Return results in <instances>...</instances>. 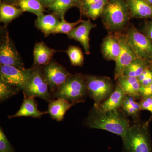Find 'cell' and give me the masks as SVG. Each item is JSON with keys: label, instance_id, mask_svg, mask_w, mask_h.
Segmentation results:
<instances>
[{"label": "cell", "instance_id": "obj_12", "mask_svg": "<svg viewBox=\"0 0 152 152\" xmlns=\"http://www.w3.org/2000/svg\"><path fill=\"white\" fill-rule=\"evenodd\" d=\"M96 27V25L93 23L90 19L85 20L74 28L67 35L71 39L77 41L83 47L85 53L87 55L90 54V34L92 29Z\"/></svg>", "mask_w": 152, "mask_h": 152}, {"label": "cell", "instance_id": "obj_9", "mask_svg": "<svg viewBox=\"0 0 152 152\" xmlns=\"http://www.w3.org/2000/svg\"><path fill=\"white\" fill-rule=\"evenodd\" d=\"M0 64L25 69L24 63L13 41L5 29L1 30Z\"/></svg>", "mask_w": 152, "mask_h": 152}, {"label": "cell", "instance_id": "obj_20", "mask_svg": "<svg viewBox=\"0 0 152 152\" xmlns=\"http://www.w3.org/2000/svg\"><path fill=\"white\" fill-rule=\"evenodd\" d=\"M58 17L55 14L43 15L38 17L35 20V27L45 36L53 34L59 23Z\"/></svg>", "mask_w": 152, "mask_h": 152}, {"label": "cell", "instance_id": "obj_35", "mask_svg": "<svg viewBox=\"0 0 152 152\" xmlns=\"http://www.w3.org/2000/svg\"><path fill=\"white\" fill-rule=\"evenodd\" d=\"M99 0H83L82 1V4L81 9L80 11V12L81 15L85 13V12L94 3L98 1Z\"/></svg>", "mask_w": 152, "mask_h": 152}, {"label": "cell", "instance_id": "obj_3", "mask_svg": "<svg viewBox=\"0 0 152 152\" xmlns=\"http://www.w3.org/2000/svg\"><path fill=\"white\" fill-rule=\"evenodd\" d=\"M149 121L130 125L122 138V152H152Z\"/></svg>", "mask_w": 152, "mask_h": 152}, {"label": "cell", "instance_id": "obj_11", "mask_svg": "<svg viewBox=\"0 0 152 152\" xmlns=\"http://www.w3.org/2000/svg\"><path fill=\"white\" fill-rule=\"evenodd\" d=\"M118 38L121 46V53L115 61V79L122 75L128 66L137 58L134 52L127 40L125 34L122 33L114 34Z\"/></svg>", "mask_w": 152, "mask_h": 152}, {"label": "cell", "instance_id": "obj_19", "mask_svg": "<svg viewBox=\"0 0 152 152\" xmlns=\"http://www.w3.org/2000/svg\"><path fill=\"white\" fill-rule=\"evenodd\" d=\"M126 95L118 84L111 94L104 102L100 104L99 107L105 111L120 110Z\"/></svg>", "mask_w": 152, "mask_h": 152}, {"label": "cell", "instance_id": "obj_38", "mask_svg": "<svg viewBox=\"0 0 152 152\" xmlns=\"http://www.w3.org/2000/svg\"><path fill=\"white\" fill-rule=\"evenodd\" d=\"M75 3V7H77L80 10V11L81 10V9L82 1L83 0H73Z\"/></svg>", "mask_w": 152, "mask_h": 152}, {"label": "cell", "instance_id": "obj_40", "mask_svg": "<svg viewBox=\"0 0 152 152\" xmlns=\"http://www.w3.org/2000/svg\"><path fill=\"white\" fill-rule=\"evenodd\" d=\"M149 67L152 69V61L151 62Z\"/></svg>", "mask_w": 152, "mask_h": 152}, {"label": "cell", "instance_id": "obj_31", "mask_svg": "<svg viewBox=\"0 0 152 152\" xmlns=\"http://www.w3.org/2000/svg\"><path fill=\"white\" fill-rule=\"evenodd\" d=\"M141 86H146L152 83V69L147 68L138 77Z\"/></svg>", "mask_w": 152, "mask_h": 152}, {"label": "cell", "instance_id": "obj_10", "mask_svg": "<svg viewBox=\"0 0 152 152\" xmlns=\"http://www.w3.org/2000/svg\"><path fill=\"white\" fill-rule=\"evenodd\" d=\"M42 70L53 96L72 75L64 67L55 61L42 66Z\"/></svg>", "mask_w": 152, "mask_h": 152}, {"label": "cell", "instance_id": "obj_33", "mask_svg": "<svg viewBox=\"0 0 152 152\" xmlns=\"http://www.w3.org/2000/svg\"><path fill=\"white\" fill-rule=\"evenodd\" d=\"M142 31L152 42V19L145 22Z\"/></svg>", "mask_w": 152, "mask_h": 152}, {"label": "cell", "instance_id": "obj_23", "mask_svg": "<svg viewBox=\"0 0 152 152\" xmlns=\"http://www.w3.org/2000/svg\"><path fill=\"white\" fill-rule=\"evenodd\" d=\"M151 62L137 58L128 66L123 75L138 78L146 69L150 67Z\"/></svg>", "mask_w": 152, "mask_h": 152}, {"label": "cell", "instance_id": "obj_4", "mask_svg": "<svg viewBox=\"0 0 152 152\" xmlns=\"http://www.w3.org/2000/svg\"><path fill=\"white\" fill-rule=\"evenodd\" d=\"M88 94L85 75H72L53 95V98L64 99L76 104L84 102Z\"/></svg>", "mask_w": 152, "mask_h": 152}, {"label": "cell", "instance_id": "obj_34", "mask_svg": "<svg viewBox=\"0 0 152 152\" xmlns=\"http://www.w3.org/2000/svg\"><path fill=\"white\" fill-rule=\"evenodd\" d=\"M140 94L141 98H152V83L146 86H141Z\"/></svg>", "mask_w": 152, "mask_h": 152}, {"label": "cell", "instance_id": "obj_16", "mask_svg": "<svg viewBox=\"0 0 152 152\" xmlns=\"http://www.w3.org/2000/svg\"><path fill=\"white\" fill-rule=\"evenodd\" d=\"M131 17L139 19H152V5L145 0H125Z\"/></svg>", "mask_w": 152, "mask_h": 152}, {"label": "cell", "instance_id": "obj_1", "mask_svg": "<svg viewBox=\"0 0 152 152\" xmlns=\"http://www.w3.org/2000/svg\"><path fill=\"white\" fill-rule=\"evenodd\" d=\"M125 114L120 110L105 111L94 104L85 124L88 128L108 131L122 138L131 125Z\"/></svg>", "mask_w": 152, "mask_h": 152}, {"label": "cell", "instance_id": "obj_37", "mask_svg": "<svg viewBox=\"0 0 152 152\" xmlns=\"http://www.w3.org/2000/svg\"><path fill=\"white\" fill-rule=\"evenodd\" d=\"M1 1H2L3 2L6 4L18 6L19 0H1Z\"/></svg>", "mask_w": 152, "mask_h": 152}, {"label": "cell", "instance_id": "obj_21", "mask_svg": "<svg viewBox=\"0 0 152 152\" xmlns=\"http://www.w3.org/2000/svg\"><path fill=\"white\" fill-rule=\"evenodd\" d=\"M23 12L20 8L12 5L3 2L0 3V21L7 26L12 21L20 16Z\"/></svg>", "mask_w": 152, "mask_h": 152}, {"label": "cell", "instance_id": "obj_18", "mask_svg": "<svg viewBox=\"0 0 152 152\" xmlns=\"http://www.w3.org/2000/svg\"><path fill=\"white\" fill-rule=\"evenodd\" d=\"M75 105L64 99L59 98L53 99L49 103L47 113L50 115L53 119L61 121L64 119L68 110Z\"/></svg>", "mask_w": 152, "mask_h": 152}, {"label": "cell", "instance_id": "obj_29", "mask_svg": "<svg viewBox=\"0 0 152 152\" xmlns=\"http://www.w3.org/2000/svg\"><path fill=\"white\" fill-rule=\"evenodd\" d=\"M19 90L0 80V101L3 102L16 95Z\"/></svg>", "mask_w": 152, "mask_h": 152}, {"label": "cell", "instance_id": "obj_24", "mask_svg": "<svg viewBox=\"0 0 152 152\" xmlns=\"http://www.w3.org/2000/svg\"><path fill=\"white\" fill-rule=\"evenodd\" d=\"M75 7L73 0H55L48 8L60 19L65 18L68 10Z\"/></svg>", "mask_w": 152, "mask_h": 152}, {"label": "cell", "instance_id": "obj_2", "mask_svg": "<svg viewBox=\"0 0 152 152\" xmlns=\"http://www.w3.org/2000/svg\"><path fill=\"white\" fill-rule=\"evenodd\" d=\"M101 18L104 26L109 33H121L127 28L131 18L126 1L109 0Z\"/></svg>", "mask_w": 152, "mask_h": 152}, {"label": "cell", "instance_id": "obj_15", "mask_svg": "<svg viewBox=\"0 0 152 152\" xmlns=\"http://www.w3.org/2000/svg\"><path fill=\"white\" fill-rule=\"evenodd\" d=\"M56 50L51 48L43 41L37 43L33 51L34 66H44L51 61Z\"/></svg>", "mask_w": 152, "mask_h": 152}, {"label": "cell", "instance_id": "obj_36", "mask_svg": "<svg viewBox=\"0 0 152 152\" xmlns=\"http://www.w3.org/2000/svg\"><path fill=\"white\" fill-rule=\"evenodd\" d=\"M44 7L48 8L55 0H39Z\"/></svg>", "mask_w": 152, "mask_h": 152}, {"label": "cell", "instance_id": "obj_7", "mask_svg": "<svg viewBox=\"0 0 152 152\" xmlns=\"http://www.w3.org/2000/svg\"><path fill=\"white\" fill-rule=\"evenodd\" d=\"M126 29L125 36L137 58L152 61V42L149 38L139 31L134 25H130Z\"/></svg>", "mask_w": 152, "mask_h": 152}, {"label": "cell", "instance_id": "obj_39", "mask_svg": "<svg viewBox=\"0 0 152 152\" xmlns=\"http://www.w3.org/2000/svg\"><path fill=\"white\" fill-rule=\"evenodd\" d=\"M145 1L147 2V3L149 4H150L152 5V0H145Z\"/></svg>", "mask_w": 152, "mask_h": 152}, {"label": "cell", "instance_id": "obj_28", "mask_svg": "<svg viewBox=\"0 0 152 152\" xmlns=\"http://www.w3.org/2000/svg\"><path fill=\"white\" fill-rule=\"evenodd\" d=\"M83 20L81 18L78 20L74 23H69L66 20L65 18H62L54 31L53 34H63L67 35L74 28L78 26Z\"/></svg>", "mask_w": 152, "mask_h": 152}, {"label": "cell", "instance_id": "obj_22", "mask_svg": "<svg viewBox=\"0 0 152 152\" xmlns=\"http://www.w3.org/2000/svg\"><path fill=\"white\" fill-rule=\"evenodd\" d=\"M121 108L125 114L131 117L135 121L139 119L142 110L140 103L136 102L135 98L126 95Z\"/></svg>", "mask_w": 152, "mask_h": 152}, {"label": "cell", "instance_id": "obj_25", "mask_svg": "<svg viewBox=\"0 0 152 152\" xmlns=\"http://www.w3.org/2000/svg\"><path fill=\"white\" fill-rule=\"evenodd\" d=\"M18 6L23 12H29L37 17L43 15L45 11V7L39 0H19Z\"/></svg>", "mask_w": 152, "mask_h": 152}, {"label": "cell", "instance_id": "obj_32", "mask_svg": "<svg viewBox=\"0 0 152 152\" xmlns=\"http://www.w3.org/2000/svg\"><path fill=\"white\" fill-rule=\"evenodd\" d=\"M141 99V100L139 103L141 110L148 111L152 115V98L145 97Z\"/></svg>", "mask_w": 152, "mask_h": 152}, {"label": "cell", "instance_id": "obj_26", "mask_svg": "<svg viewBox=\"0 0 152 152\" xmlns=\"http://www.w3.org/2000/svg\"><path fill=\"white\" fill-rule=\"evenodd\" d=\"M69 58L71 64L75 66L82 67L84 61V56L81 49L76 46H70L66 50Z\"/></svg>", "mask_w": 152, "mask_h": 152}, {"label": "cell", "instance_id": "obj_17", "mask_svg": "<svg viewBox=\"0 0 152 152\" xmlns=\"http://www.w3.org/2000/svg\"><path fill=\"white\" fill-rule=\"evenodd\" d=\"M115 79L117 84L121 88L126 95L135 99L141 98L140 91L141 85L137 78L122 75Z\"/></svg>", "mask_w": 152, "mask_h": 152}, {"label": "cell", "instance_id": "obj_30", "mask_svg": "<svg viewBox=\"0 0 152 152\" xmlns=\"http://www.w3.org/2000/svg\"><path fill=\"white\" fill-rule=\"evenodd\" d=\"M0 152H14L13 148L1 128L0 129Z\"/></svg>", "mask_w": 152, "mask_h": 152}, {"label": "cell", "instance_id": "obj_6", "mask_svg": "<svg viewBox=\"0 0 152 152\" xmlns=\"http://www.w3.org/2000/svg\"><path fill=\"white\" fill-rule=\"evenodd\" d=\"M33 68L31 76L23 93L27 96L40 98L50 103L53 97L44 75L42 66H33Z\"/></svg>", "mask_w": 152, "mask_h": 152}, {"label": "cell", "instance_id": "obj_8", "mask_svg": "<svg viewBox=\"0 0 152 152\" xmlns=\"http://www.w3.org/2000/svg\"><path fill=\"white\" fill-rule=\"evenodd\" d=\"M33 70V67L21 69L14 66L1 65L0 80L23 91L29 80Z\"/></svg>", "mask_w": 152, "mask_h": 152}, {"label": "cell", "instance_id": "obj_14", "mask_svg": "<svg viewBox=\"0 0 152 152\" xmlns=\"http://www.w3.org/2000/svg\"><path fill=\"white\" fill-rule=\"evenodd\" d=\"M24 94V99L20 108L15 114L9 116V119L17 117H31L34 118H40L47 113V111L42 112L38 109V104L34 97L27 96Z\"/></svg>", "mask_w": 152, "mask_h": 152}, {"label": "cell", "instance_id": "obj_13", "mask_svg": "<svg viewBox=\"0 0 152 152\" xmlns=\"http://www.w3.org/2000/svg\"><path fill=\"white\" fill-rule=\"evenodd\" d=\"M101 50L105 59L116 61L121 53V46L115 34L110 33L104 38Z\"/></svg>", "mask_w": 152, "mask_h": 152}, {"label": "cell", "instance_id": "obj_27", "mask_svg": "<svg viewBox=\"0 0 152 152\" xmlns=\"http://www.w3.org/2000/svg\"><path fill=\"white\" fill-rule=\"evenodd\" d=\"M109 0H99L90 6L83 14L85 16L96 20L101 17L104 9Z\"/></svg>", "mask_w": 152, "mask_h": 152}, {"label": "cell", "instance_id": "obj_5", "mask_svg": "<svg viewBox=\"0 0 152 152\" xmlns=\"http://www.w3.org/2000/svg\"><path fill=\"white\" fill-rule=\"evenodd\" d=\"M88 94L99 105L110 96L115 90L111 79L104 76L85 75Z\"/></svg>", "mask_w": 152, "mask_h": 152}]
</instances>
